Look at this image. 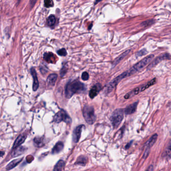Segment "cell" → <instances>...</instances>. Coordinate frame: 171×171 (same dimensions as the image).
I'll return each instance as SVG.
<instances>
[{
    "mask_svg": "<svg viewBox=\"0 0 171 171\" xmlns=\"http://www.w3.org/2000/svg\"><path fill=\"white\" fill-rule=\"evenodd\" d=\"M85 90L84 85L78 80L70 82L66 85L65 94L66 98H69L76 93H82Z\"/></svg>",
    "mask_w": 171,
    "mask_h": 171,
    "instance_id": "1",
    "label": "cell"
},
{
    "mask_svg": "<svg viewBox=\"0 0 171 171\" xmlns=\"http://www.w3.org/2000/svg\"><path fill=\"white\" fill-rule=\"evenodd\" d=\"M154 57V55L152 54L147 57L144 58L142 60L139 61V62L136 63L134 66H132L130 69L129 70V73L130 74V75L134 74L138 71H140L141 70L144 68L145 66H147V65L148 64Z\"/></svg>",
    "mask_w": 171,
    "mask_h": 171,
    "instance_id": "2",
    "label": "cell"
},
{
    "mask_svg": "<svg viewBox=\"0 0 171 171\" xmlns=\"http://www.w3.org/2000/svg\"><path fill=\"white\" fill-rule=\"evenodd\" d=\"M83 115L86 122L89 124H92L96 120V115L93 107L89 105H85L83 109Z\"/></svg>",
    "mask_w": 171,
    "mask_h": 171,
    "instance_id": "3",
    "label": "cell"
},
{
    "mask_svg": "<svg viewBox=\"0 0 171 171\" xmlns=\"http://www.w3.org/2000/svg\"><path fill=\"white\" fill-rule=\"evenodd\" d=\"M129 76H130V74L129 73V71L127 70L124 72V73H122L119 76H117V77L112 80V82H110L107 85L105 89V93L107 94L110 93L122 80Z\"/></svg>",
    "mask_w": 171,
    "mask_h": 171,
    "instance_id": "4",
    "label": "cell"
},
{
    "mask_svg": "<svg viewBox=\"0 0 171 171\" xmlns=\"http://www.w3.org/2000/svg\"><path fill=\"white\" fill-rule=\"evenodd\" d=\"M124 112L122 109H117L112 114L110 120L114 129H117L121 124L124 117Z\"/></svg>",
    "mask_w": 171,
    "mask_h": 171,
    "instance_id": "5",
    "label": "cell"
},
{
    "mask_svg": "<svg viewBox=\"0 0 171 171\" xmlns=\"http://www.w3.org/2000/svg\"><path fill=\"white\" fill-rule=\"evenodd\" d=\"M54 122L56 123L64 122L67 124H70L71 122V119L65 110L61 109L55 115L54 117Z\"/></svg>",
    "mask_w": 171,
    "mask_h": 171,
    "instance_id": "6",
    "label": "cell"
},
{
    "mask_svg": "<svg viewBox=\"0 0 171 171\" xmlns=\"http://www.w3.org/2000/svg\"><path fill=\"white\" fill-rule=\"evenodd\" d=\"M157 134H154L151 137V138L146 142L145 145V152L142 157L144 159H146L149 156L150 152V149L152 147V146L155 144L156 141L157 140Z\"/></svg>",
    "mask_w": 171,
    "mask_h": 171,
    "instance_id": "7",
    "label": "cell"
},
{
    "mask_svg": "<svg viewBox=\"0 0 171 171\" xmlns=\"http://www.w3.org/2000/svg\"><path fill=\"white\" fill-rule=\"evenodd\" d=\"M171 58L170 55L168 53H164L163 54H162L160 56L156 58V59L152 61V62L151 63V64L147 66V69H151L152 67H154V66H156V65H157L160 62L162 61H163L164 60L170 59Z\"/></svg>",
    "mask_w": 171,
    "mask_h": 171,
    "instance_id": "8",
    "label": "cell"
},
{
    "mask_svg": "<svg viewBox=\"0 0 171 171\" xmlns=\"http://www.w3.org/2000/svg\"><path fill=\"white\" fill-rule=\"evenodd\" d=\"M84 125H80L76 127L74 130L73 133V141L75 143H77L79 141L81 137L82 130Z\"/></svg>",
    "mask_w": 171,
    "mask_h": 171,
    "instance_id": "9",
    "label": "cell"
},
{
    "mask_svg": "<svg viewBox=\"0 0 171 171\" xmlns=\"http://www.w3.org/2000/svg\"><path fill=\"white\" fill-rule=\"evenodd\" d=\"M26 137H27L25 134H22V135H19L14 142L13 146V150H14L18 147H19L25 141Z\"/></svg>",
    "mask_w": 171,
    "mask_h": 171,
    "instance_id": "10",
    "label": "cell"
},
{
    "mask_svg": "<svg viewBox=\"0 0 171 171\" xmlns=\"http://www.w3.org/2000/svg\"><path fill=\"white\" fill-rule=\"evenodd\" d=\"M31 73L32 75L33 78V89L34 91H36L39 87V82L38 79L37 75L36 73V71L34 68H31Z\"/></svg>",
    "mask_w": 171,
    "mask_h": 171,
    "instance_id": "11",
    "label": "cell"
},
{
    "mask_svg": "<svg viewBox=\"0 0 171 171\" xmlns=\"http://www.w3.org/2000/svg\"><path fill=\"white\" fill-rule=\"evenodd\" d=\"M101 88H102V86L100 84H97L94 85L89 91V95L90 97L91 98H94L98 94Z\"/></svg>",
    "mask_w": 171,
    "mask_h": 171,
    "instance_id": "12",
    "label": "cell"
},
{
    "mask_svg": "<svg viewBox=\"0 0 171 171\" xmlns=\"http://www.w3.org/2000/svg\"><path fill=\"white\" fill-rule=\"evenodd\" d=\"M137 104H138V102H137L131 104L130 105H129V106H127L125 108V109L124 110V113L126 114H127V115L134 114L137 110Z\"/></svg>",
    "mask_w": 171,
    "mask_h": 171,
    "instance_id": "13",
    "label": "cell"
},
{
    "mask_svg": "<svg viewBox=\"0 0 171 171\" xmlns=\"http://www.w3.org/2000/svg\"><path fill=\"white\" fill-rule=\"evenodd\" d=\"M163 158L166 160H169L171 158V140L168 142L164 152L162 154Z\"/></svg>",
    "mask_w": 171,
    "mask_h": 171,
    "instance_id": "14",
    "label": "cell"
},
{
    "mask_svg": "<svg viewBox=\"0 0 171 171\" xmlns=\"http://www.w3.org/2000/svg\"><path fill=\"white\" fill-rule=\"evenodd\" d=\"M64 148V144L62 142H58L57 144L55 145L54 147L53 148L52 150V153L53 154H57L59 153Z\"/></svg>",
    "mask_w": 171,
    "mask_h": 171,
    "instance_id": "15",
    "label": "cell"
},
{
    "mask_svg": "<svg viewBox=\"0 0 171 171\" xmlns=\"http://www.w3.org/2000/svg\"><path fill=\"white\" fill-rule=\"evenodd\" d=\"M22 160H23V159L21 158V159H18L14 160L13 161H11L10 163H9L8 165H7V167H6V170L7 171H9L10 170L13 169V168H15V167L19 164V163H20L22 162Z\"/></svg>",
    "mask_w": 171,
    "mask_h": 171,
    "instance_id": "16",
    "label": "cell"
},
{
    "mask_svg": "<svg viewBox=\"0 0 171 171\" xmlns=\"http://www.w3.org/2000/svg\"><path fill=\"white\" fill-rule=\"evenodd\" d=\"M130 51V50H127V51H125L122 54L120 55L118 57H117L115 60H114V62L112 63V65H113V67L114 66H115V65H117L118 63L120 62V61L122 60L123 59H124V58L125 57V56H127V55L129 54V53Z\"/></svg>",
    "mask_w": 171,
    "mask_h": 171,
    "instance_id": "17",
    "label": "cell"
},
{
    "mask_svg": "<svg viewBox=\"0 0 171 171\" xmlns=\"http://www.w3.org/2000/svg\"><path fill=\"white\" fill-rule=\"evenodd\" d=\"M25 150V147H19L17 149L14 150V151L12 153V156L13 157H15L17 156H20L22 154H23Z\"/></svg>",
    "mask_w": 171,
    "mask_h": 171,
    "instance_id": "18",
    "label": "cell"
},
{
    "mask_svg": "<svg viewBox=\"0 0 171 171\" xmlns=\"http://www.w3.org/2000/svg\"><path fill=\"white\" fill-rule=\"evenodd\" d=\"M57 78V75L56 74H51L49 75L48 77L47 82L49 84L51 85H54Z\"/></svg>",
    "mask_w": 171,
    "mask_h": 171,
    "instance_id": "19",
    "label": "cell"
},
{
    "mask_svg": "<svg viewBox=\"0 0 171 171\" xmlns=\"http://www.w3.org/2000/svg\"><path fill=\"white\" fill-rule=\"evenodd\" d=\"M140 92H141V88L137 87V88H135L134 90H132V91H131L129 93H127L126 95H125L124 98L125 99H129V98L132 97L134 95L137 94Z\"/></svg>",
    "mask_w": 171,
    "mask_h": 171,
    "instance_id": "20",
    "label": "cell"
},
{
    "mask_svg": "<svg viewBox=\"0 0 171 171\" xmlns=\"http://www.w3.org/2000/svg\"><path fill=\"white\" fill-rule=\"evenodd\" d=\"M44 58L48 62L53 63L55 60V55L52 53H46L44 54Z\"/></svg>",
    "mask_w": 171,
    "mask_h": 171,
    "instance_id": "21",
    "label": "cell"
},
{
    "mask_svg": "<svg viewBox=\"0 0 171 171\" xmlns=\"http://www.w3.org/2000/svg\"><path fill=\"white\" fill-rule=\"evenodd\" d=\"M64 162L63 160H60L55 166L53 171H61L64 166Z\"/></svg>",
    "mask_w": 171,
    "mask_h": 171,
    "instance_id": "22",
    "label": "cell"
},
{
    "mask_svg": "<svg viewBox=\"0 0 171 171\" xmlns=\"http://www.w3.org/2000/svg\"><path fill=\"white\" fill-rule=\"evenodd\" d=\"M87 163V157L84 156H80L79 157H78L76 162V164L82 166H85Z\"/></svg>",
    "mask_w": 171,
    "mask_h": 171,
    "instance_id": "23",
    "label": "cell"
},
{
    "mask_svg": "<svg viewBox=\"0 0 171 171\" xmlns=\"http://www.w3.org/2000/svg\"><path fill=\"white\" fill-rule=\"evenodd\" d=\"M156 78H155L154 79H152V80H151V81L147 82V84L144 85L143 87L141 88V92H143L145 90L147 89V88H149V87H151L152 85L155 84V83H156Z\"/></svg>",
    "mask_w": 171,
    "mask_h": 171,
    "instance_id": "24",
    "label": "cell"
},
{
    "mask_svg": "<svg viewBox=\"0 0 171 171\" xmlns=\"http://www.w3.org/2000/svg\"><path fill=\"white\" fill-rule=\"evenodd\" d=\"M43 139L42 137H35L34 140V144L37 147H41L43 145Z\"/></svg>",
    "mask_w": 171,
    "mask_h": 171,
    "instance_id": "25",
    "label": "cell"
},
{
    "mask_svg": "<svg viewBox=\"0 0 171 171\" xmlns=\"http://www.w3.org/2000/svg\"><path fill=\"white\" fill-rule=\"evenodd\" d=\"M56 23V18L54 15H50L48 17L47 20V23L50 26H52Z\"/></svg>",
    "mask_w": 171,
    "mask_h": 171,
    "instance_id": "26",
    "label": "cell"
},
{
    "mask_svg": "<svg viewBox=\"0 0 171 171\" xmlns=\"http://www.w3.org/2000/svg\"><path fill=\"white\" fill-rule=\"evenodd\" d=\"M147 53V51L146 49H143L141 50L140 51H138L136 54V56L137 57H140L142 56L145 55Z\"/></svg>",
    "mask_w": 171,
    "mask_h": 171,
    "instance_id": "27",
    "label": "cell"
},
{
    "mask_svg": "<svg viewBox=\"0 0 171 171\" xmlns=\"http://www.w3.org/2000/svg\"><path fill=\"white\" fill-rule=\"evenodd\" d=\"M57 52L58 54L60 55V56H65L67 55V52H66V50L64 48L59 49V50H58Z\"/></svg>",
    "mask_w": 171,
    "mask_h": 171,
    "instance_id": "28",
    "label": "cell"
},
{
    "mask_svg": "<svg viewBox=\"0 0 171 171\" xmlns=\"http://www.w3.org/2000/svg\"><path fill=\"white\" fill-rule=\"evenodd\" d=\"M44 5L47 8H49L53 6V2L52 1L50 0H47V1H44Z\"/></svg>",
    "mask_w": 171,
    "mask_h": 171,
    "instance_id": "29",
    "label": "cell"
},
{
    "mask_svg": "<svg viewBox=\"0 0 171 171\" xmlns=\"http://www.w3.org/2000/svg\"><path fill=\"white\" fill-rule=\"evenodd\" d=\"M82 78L83 80L84 81H87L88 79L89 78V74L87 72H84L82 74Z\"/></svg>",
    "mask_w": 171,
    "mask_h": 171,
    "instance_id": "30",
    "label": "cell"
},
{
    "mask_svg": "<svg viewBox=\"0 0 171 171\" xmlns=\"http://www.w3.org/2000/svg\"><path fill=\"white\" fill-rule=\"evenodd\" d=\"M154 23V21L152 20H148L147 21H145V22H144V23H142V25L144 26H148L151 25H152L153 23Z\"/></svg>",
    "mask_w": 171,
    "mask_h": 171,
    "instance_id": "31",
    "label": "cell"
},
{
    "mask_svg": "<svg viewBox=\"0 0 171 171\" xmlns=\"http://www.w3.org/2000/svg\"><path fill=\"white\" fill-rule=\"evenodd\" d=\"M146 171H154V167L152 165H151L148 168H147V169L146 170Z\"/></svg>",
    "mask_w": 171,
    "mask_h": 171,
    "instance_id": "32",
    "label": "cell"
},
{
    "mask_svg": "<svg viewBox=\"0 0 171 171\" xmlns=\"http://www.w3.org/2000/svg\"><path fill=\"white\" fill-rule=\"evenodd\" d=\"M131 144H132V142H129V144H127V145H126V146H125V148H126L127 149H129V147H130Z\"/></svg>",
    "mask_w": 171,
    "mask_h": 171,
    "instance_id": "33",
    "label": "cell"
},
{
    "mask_svg": "<svg viewBox=\"0 0 171 171\" xmlns=\"http://www.w3.org/2000/svg\"><path fill=\"white\" fill-rule=\"evenodd\" d=\"M170 106H171V103H170Z\"/></svg>",
    "mask_w": 171,
    "mask_h": 171,
    "instance_id": "34",
    "label": "cell"
}]
</instances>
